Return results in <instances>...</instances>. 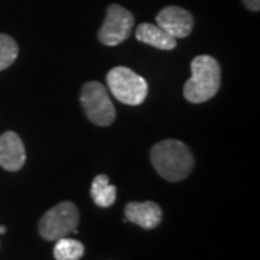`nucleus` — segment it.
<instances>
[{
	"mask_svg": "<svg viewBox=\"0 0 260 260\" xmlns=\"http://www.w3.org/2000/svg\"><path fill=\"white\" fill-rule=\"evenodd\" d=\"M156 25L175 39L186 38L194 28V16L179 6H168L156 15Z\"/></svg>",
	"mask_w": 260,
	"mask_h": 260,
	"instance_id": "obj_7",
	"label": "nucleus"
},
{
	"mask_svg": "<svg viewBox=\"0 0 260 260\" xmlns=\"http://www.w3.org/2000/svg\"><path fill=\"white\" fill-rule=\"evenodd\" d=\"M6 233V227L5 225H0V234H5Z\"/></svg>",
	"mask_w": 260,
	"mask_h": 260,
	"instance_id": "obj_15",
	"label": "nucleus"
},
{
	"mask_svg": "<svg viewBox=\"0 0 260 260\" xmlns=\"http://www.w3.org/2000/svg\"><path fill=\"white\" fill-rule=\"evenodd\" d=\"M150 162L159 177L171 182H179L191 174L194 155L184 142L167 139L150 149Z\"/></svg>",
	"mask_w": 260,
	"mask_h": 260,
	"instance_id": "obj_1",
	"label": "nucleus"
},
{
	"mask_svg": "<svg viewBox=\"0 0 260 260\" xmlns=\"http://www.w3.org/2000/svg\"><path fill=\"white\" fill-rule=\"evenodd\" d=\"M133 25L135 18L132 12L124 9L120 5L113 3L107 8L106 19L99 30V41L103 45L116 47L130 37Z\"/></svg>",
	"mask_w": 260,
	"mask_h": 260,
	"instance_id": "obj_6",
	"label": "nucleus"
},
{
	"mask_svg": "<svg viewBox=\"0 0 260 260\" xmlns=\"http://www.w3.org/2000/svg\"><path fill=\"white\" fill-rule=\"evenodd\" d=\"M124 221H130L142 229L152 230L158 227L159 223L162 221V210L153 201H132L124 207Z\"/></svg>",
	"mask_w": 260,
	"mask_h": 260,
	"instance_id": "obj_9",
	"label": "nucleus"
},
{
	"mask_svg": "<svg viewBox=\"0 0 260 260\" xmlns=\"http://www.w3.org/2000/svg\"><path fill=\"white\" fill-rule=\"evenodd\" d=\"M19 55V47L16 41L9 35L0 34V71L9 68Z\"/></svg>",
	"mask_w": 260,
	"mask_h": 260,
	"instance_id": "obj_13",
	"label": "nucleus"
},
{
	"mask_svg": "<svg viewBox=\"0 0 260 260\" xmlns=\"http://www.w3.org/2000/svg\"><path fill=\"white\" fill-rule=\"evenodd\" d=\"M81 106L87 119L97 126H110L116 119V109L109 90L99 81H88L81 90Z\"/></svg>",
	"mask_w": 260,
	"mask_h": 260,
	"instance_id": "obj_5",
	"label": "nucleus"
},
{
	"mask_svg": "<svg viewBox=\"0 0 260 260\" xmlns=\"http://www.w3.org/2000/svg\"><path fill=\"white\" fill-rule=\"evenodd\" d=\"M243 3L251 12H259L260 10V0H243Z\"/></svg>",
	"mask_w": 260,
	"mask_h": 260,
	"instance_id": "obj_14",
	"label": "nucleus"
},
{
	"mask_svg": "<svg viewBox=\"0 0 260 260\" xmlns=\"http://www.w3.org/2000/svg\"><path fill=\"white\" fill-rule=\"evenodd\" d=\"M136 39L162 51H171L177 47L175 38L171 37L164 29L159 28L158 25L152 23H140L136 29Z\"/></svg>",
	"mask_w": 260,
	"mask_h": 260,
	"instance_id": "obj_10",
	"label": "nucleus"
},
{
	"mask_svg": "<svg viewBox=\"0 0 260 260\" xmlns=\"http://www.w3.org/2000/svg\"><path fill=\"white\" fill-rule=\"evenodd\" d=\"M191 78L184 85V97L194 104L211 100L221 85L218 61L210 55L195 56L191 62Z\"/></svg>",
	"mask_w": 260,
	"mask_h": 260,
	"instance_id": "obj_2",
	"label": "nucleus"
},
{
	"mask_svg": "<svg viewBox=\"0 0 260 260\" xmlns=\"http://www.w3.org/2000/svg\"><path fill=\"white\" fill-rule=\"evenodd\" d=\"M80 223V213L74 203L62 201L42 215L38 232L47 242H55L61 237H67L70 233H77Z\"/></svg>",
	"mask_w": 260,
	"mask_h": 260,
	"instance_id": "obj_4",
	"label": "nucleus"
},
{
	"mask_svg": "<svg viewBox=\"0 0 260 260\" xmlns=\"http://www.w3.org/2000/svg\"><path fill=\"white\" fill-rule=\"evenodd\" d=\"M54 257L55 260H80L84 254V244L70 237H61L55 240Z\"/></svg>",
	"mask_w": 260,
	"mask_h": 260,
	"instance_id": "obj_12",
	"label": "nucleus"
},
{
	"mask_svg": "<svg viewBox=\"0 0 260 260\" xmlns=\"http://www.w3.org/2000/svg\"><path fill=\"white\" fill-rule=\"evenodd\" d=\"M90 194L95 204L103 208L112 207L117 197V188L110 184L107 175H97L91 182Z\"/></svg>",
	"mask_w": 260,
	"mask_h": 260,
	"instance_id": "obj_11",
	"label": "nucleus"
},
{
	"mask_svg": "<svg viewBox=\"0 0 260 260\" xmlns=\"http://www.w3.org/2000/svg\"><path fill=\"white\" fill-rule=\"evenodd\" d=\"M109 91L123 104L139 106L148 95V83L127 67H116L107 74Z\"/></svg>",
	"mask_w": 260,
	"mask_h": 260,
	"instance_id": "obj_3",
	"label": "nucleus"
},
{
	"mask_svg": "<svg viewBox=\"0 0 260 260\" xmlns=\"http://www.w3.org/2000/svg\"><path fill=\"white\" fill-rule=\"evenodd\" d=\"M26 162L25 145L18 133L5 132L0 136V167L9 172H16Z\"/></svg>",
	"mask_w": 260,
	"mask_h": 260,
	"instance_id": "obj_8",
	"label": "nucleus"
}]
</instances>
